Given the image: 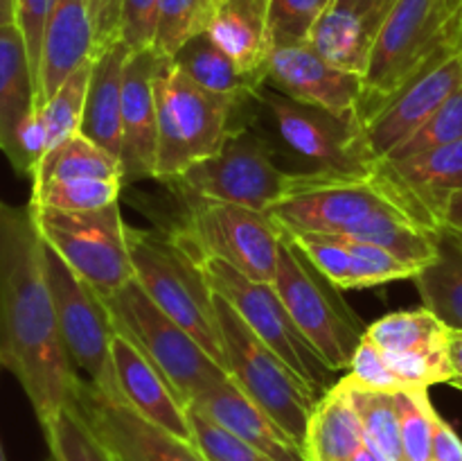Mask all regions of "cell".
<instances>
[{
	"label": "cell",
	"mask_w": 462,
	"mask_h": 461,
	"mask_svg": "<svg viewBox=\"0 0 462 461\" xmlns=\"http://www.w3.org/2000/svg\"><path fill=\"white\" fill-rule=\"evenodd\" d=\"M0 366L18 380L41 428L79 396L45 271V240L30 203L0 202Z\"/></svg>",
	"instance_id": "cell-1"
},
{
	"label": "cell",
	"mask_w": 462,
	"mask_h": 461,
	"mask_svg": "<svg viewBox=\"0 0 462 461\" xmlns=\"http://www.w3.org/2000/svg\"><path fill=\"white\" fill-rule=\"evenodd\" d=\"M404 211L440 226L422 203L388 174L382 163L364 170H319L291 174L287 193L266 211L284 233L350 235L379 212ZM442 230V229H440Z\"/></svg>",
	"instance_id": "cell-2"
},
{
	"label": "cell",
	"mask_w": 462,
	"mask_h": 461,
	"mask_svg": "<svg viewBox=\"0 0 462 461\" xmlns=\"http://www.w3.org/2000/svg\"><path fill=\"white\" fill-rule=\"evenodd\" d=\"M456 48H462L456 0H397L370 50L356 125L415 72Z\"/></svg>",
	"instance_id": "cell-3"
},
{
	"label": "cell",
	"mask_w": 462,
	"mask_h": 461,
	"mask_svg": "<svg viewBox=\"0 0 462 461\" xmlns=\"http://www.w3.org/2000/svg\"><path fill=\"white\" fill-rule=\"evenodd\" d=\"M135 280L149 298L179 325H183L199 346L228 373L215 310V292L203 278L194 253L171 235L126 226Z\"/></svg>",
	"instance_id": "cell-4"
},
{
	"label": "cell",
	"mask_w": 462,
	"mask_h": 461,
	"mask_svg": "<svg viewBox=\"0 0 462 461\" xmlns=\"http://www.w3.org/2000/svg\"><path fill=\"white\" fill-rule=\"evenodd\" d=\"M237 102L199 86L167 57L156 77V179L170 183L188 167L215 156L233 134L230 116Z\"/></svg>",
	"instance_id": "cell-5"
},
{
	"label": "cell",
	"mask_w": 462,
	"mask_h": 461,
	"mask_svg": "<svg viewBox=\"0 0 462 461\" xmlns=\"http://www.w3.org/2000/svg\"><path fill=\"white\" fill-rule=\"evenodd\" d=\"M215 310L228 375L280 425V429L298 447H302L307 423L319 398L273 348L266 346L244 324L242 316L219 294H215Z\"/></svg>",
	"instance_id": "cell-6"
},
{
	"label": "cell",
	"mask_w": 462,
	"mask_h": 461,
	"mask_svg": "<svg viewBox=\"0 0 462 461\" xmlns=\"http://www.w3.org/2000/svg\"><path fill=\"white\" fill-rule=\"evenodd\" d=\"M104 301L111 310L117 333L135 343L165 375L185 407L208 387L228 378V373L199 346L197 339L144 294L135 278Z\"/></svg>",
	"instance_id": "cell-7"
},
{
	"label": "cell",
	"mask_w": 462,
	"mask_h": 461,
	"mask_svg": "<svg viewBox=\"0 0 462 461\" xmlns=\"http://www.w3.org/2000/svg\"><path fill=\"white\" fill-rule=\"evenodd\" d=\"M194 258L212 292L233 306L244 324L296 371L298 378L311 389L316 398L323 396L329 389V373L334 371L325 364L310 339L293 324L273 285L251 278L215 256L194 253Z\"/></svg>",
	"instance_id": "cell-8"
},
{
	"label": "cell",
	"mask_w": 462,
	"mask_h": 461,
	"mask_svg": "<svg viewBox=\"0 0 462 461\" xmlns=\"http://www.w3.org/2000/svg\"><path fill=\"white\" fill-rule=\"evenodd\" d=\"M32 208L45 244L99 296L108 298L135 278L126 221L117 203L84 212Z\"/></svg>",
	"instance_id": "cell-9"
},
{
	"label": "cell",
	"mask_w": 462,
	"mask_h": 461,
	"mask_svg": "<svg viewBox=\"0 0 462 461\" xmlns=\"http://www.w3.org/2000/svg\"><path fill=\"white\" fill-rule=\"evenodd\" d=\"M176 238L197 256H215L242 274L273 283L282 229L266 212L215 199H188Z\"/></svg>",
	"instance_id": "cell-10"
},
{
	"label": "cell",
	"mask_w": 462,
	"mask_h": 461,
	"mask_svg": "<svg viewBox=\"0 0 462 461\" xmlns=\"http://www.w3.org/2000/svg\"><path fill=\"white\" fill-rule=\"evenodd\" d=\"M45 271L52 289L59 333L72 364L88 373V382L102 396L125 402L113 369V342L117 337V328L106 301L88 283H84L48 244Z\"/></svg>",
	"instance_id": "cell-11"
},
{
	"label": "cell",
	"mask_w": 462,
	"mask_h": 461,
	"mask_svg": "<svg viewBox=\"0 0 462 461\" xmlns=\"http://www.w3.org/2000/svg\"><path fill=\"white\" fill-rule=\"evenodd\" d=\"M319 276L291 235L282 230L278 267L271 285L282 298L293 324L310 339L325 364L332 371H341L350 366L352 355L365 333H361L350 310L338 306L334 294L320 285Z\"/></svg>",
	"instance_id": "cell-12"
},
{
	"label": "cell",
	"mask_w": 462,
	"mask_h": 461,
	"mask_svg": "<svg viewBox=\"0 0 462 461\" xmlns=\"http://www.w3.org/2000/svg\"><path fill=\"white\" fill-rule=\"evenodd\" d=\"M291 174L280 170L253 131L239 129L226 138L215 156L188 167L170 181L185 199H215L266 212L287 193Z\"/></svg>",
	"instance_id": "cell-13"
},
{
	"label": "cell",
	"mask_w": 462,
	"mask_h": 461,
	"mask_svg": "<svg viewBox=\"0 0 462 461\" xmlns=\"http://www.w3.org/2000/svg\"><path fill=\"white\" fill-rule=\"evenodd\" d=\"M460 86L462 48H456L415 72L355 127V147L361 161L379 163L391 156L393 149L411 138Z\"/></svg>",
	"instance_id": "cell-14"
},
{
	"label": "cell",
	"mask_w": 462,
	"mask_h": 461,
	"mask_svg": "<svg viewBox=\"0 0 462 461\" xmlns=\"http://www.w3.org/2000/svg\"><path fill=\"white\" fill-rule=\"evenodd\" d=\"M0 149L21 176H34L45 156L36 81L16 25L0 30Z\"/></svg>",
	"instance_id": "cell-15"
},
{
	"label": "cell",
	"mask_w": 462,
	"mask_h": 461,
	"mask_svg": "<svg viewBox=\"0 0 462 461\" xmlns=\"http://www.w3.org/2000/svg\"><path fill=\"white\" fill-rule=\"evenodd\" d=\"M266 80L289 99L328 111L356 127L364 75L329 63L307 41L275 43L266 61Z\"/></svg>",
	"instance_id": "cell-16"
},
{
	"label": "cell",
	"mask_w": 462,
	"mask_h": 461,
	"mask_svg": "<svg viewBox=\"0 0 462 461\" xmlns=\"http://www.w3.org/2000/svg\"><path fill=\"white\" fill-rule=\"evenodd\" d=\"M72 405L120 461H208L197 443L149 423L126 402L102 396L86 380Z\"/></svg>",
	"instance_id": "cell-17"
},
{
	"label": "cell",
	"mask_w": 462,
	"mask_h": 461,
	"mask_svg": "<svg viewBox=\"0 0 462 461\" xmlns=\"http://www.w3.org/2000/svg\"><path fill=\"white\" fill-rule=\"evenodd\" d=\"M167 57L156 50H138L129 54L122 86V179L138 183L156 179L158 111L156 77Z\"/></svg>",
	"instance_id": "cell-18"
},
{
	"label": "cell",
	"mask_w": 462,
	"mask_h": 461,
	"mask_svg": "<svg viewBox=\"0 0 462 461\" xmlns=\"http://www.w3.org/2000/svg\"><path fill=\"white\" fill-rule=\"evenodd\" d=\"M275 127L284 143L323 170H364L374 163L361 161L355 147V125L289 99L287 95L264 93Z\"/></svg>",
	"instance_id": "cell-19"
},
{
	"label": "cell",
	"mask_w": 462,
	"mask_h": 461,
	"mask_svg": "<svg viewBox=\"0 0 462 461\" xmlns=\"http://www.w3.org/2000/svg\"><path fill=\"white\" fill-rule=\"evenodd\" d=\"M113 369L122 398L131 409L174 437L194 443L188 407L176 396L165 375L120 333L113 342Z\"/></svg>",
	"instance_id": "cell-20"
},
{
	"label": "cell",
	"mask_w": 462,
	"mask_h": 461,
	"mask_svg": "<svg viewBox=\"0 0 462 461\" xmlns=\"http://www.w3.org/2000/svg\"><path fill=\"white\" fill-rule=\"evenodd\" d=\"M97 54L88 0H54L41 50L36 108H43L59 86Z\"/></svg>",
	"instance_id": "cell-21"
},
{
	"label": "cell",
	"mask_w": 462,
	"mask_h": 461,
	"mask_svg": "<svg viewBox=\"0 0 462 461\" xmlns=\"http://www.w3.org/2000/svg\"><path fill=\"white\" fill-rule=\"evenodd\" d=\"M188 407L199 409L203 416L215 420L217 425L237 434L244 441L253 443L273 459L302 461L300 447L280 429V425L230 375L199 393Z\"/></svg>",
	"instance_id": "cell-22"
},
{
	"label": "cell",
	"mask_w": 462,
	"mask_h": 461,
	"mask_svg": "<svg viewBox=\"0 0 462 461\" xmlns=\"http://www.w3.org/2000/svg\"><path fill=\"white\" fill-rule=\"evenodd\" d=\"M269 0H217L206 34L235 66L266 81V61L273 50Z\"/></svg>",
	"instance_id": "cell-23"
},
{
	"label": "cell",
	"mask_w": 462,
	"mask_h": 461,
	"mask_svg": "<svg viewBox=\"0 0 462 461\" xmlns=\"http://www.w3.org/2000/svg\"><path fill=\"white\" fill-rule=\"evenodd\" d=\"M129 54L122 39L95 54L81 120V134L116 156L122 149V86Z\"/></svg>",
	"instance_id": "cell-24"
},
{
	"label": "cell",
	"mask_w": 462,
	"mask_h": 461,
	"mask_svg": "<svg viewBox=\"0 0 462 461\" xmlns=\"http://www.w3.org/2000/svg\"><path fill=\"white\" fill-rule=\"evenodd\" d=\"M395 176L442 229V212L456 193H462V140L400 161H379Z\"/></svg>",
	"instance_id": "cell-25"
},
{
	"label": "cell",
	"mask_w": 462,
	"mask_h": 461,
	"mask_svg": "<svg viewBox=\"0 0 462 461\" xmlns=\"http://www.w3.org/2000/svg\"><path fill=\"white\" fill-rule=\"evenodd\" d=\"M365 446L364 428L341 382L316 400L302 441V461H355Z\"/></svg>",
	"instance_id": "cell-26"
},
{
	"label": "cell",
	"mask_w": 462,
	"mask_h": 461,
	"mask_svg": "<svg viewBox=\"0 0 462 461\" xmlns=\"http://www.w3.org/2000/svg\"><path fill=\"white\" fill-rule=\"evenodd\" d=\"M377 32V27L359 14L328 7L311 27L307 43L334 66L364 75Z\"/></svg>",
	"instance_id": "cell-27"
},
{
	"label": "cell",
	"mask_w": 462,
	"mask_h": 461,
	"mask_svg": "<svg viewBox=\"0 0 462 461\" xmlns=\"http://www.w3.org/2000/svg\"><path fill=\"white\" fill-rule=\"evenodd\" d=\"M420 298L449 330H462V244L442 230L438 256L415 274Z\"/></svg>",
	"instance_id": "cell-28"
},
{
	"label": "cell",
	"mask_w": 462,
	"mask_h": 461,
	"mask_svg": "<svg viewBox=\"0 0 462 461\" xmlns=\"http://www.w3.org/2000/svg\"><path fill=\"white\" fill-rule=\"evenodd\" d=\"M338 382L346 389L352 407L364 428L365 446L373 447L383 461H406L402 446V420L397 407V391H382L356 382L346 375Z\"/></svg>",
	"instance_id": "cell-29"
},
{
	"label": "cell",
	"mask_w": 462,
	"mask_h": 461,
	"mask_svg": "<svg viewBox=\"0 0 462 461\" xmlns=\"http://www.w3.org/2000/svg\"><path fill=\"white\" fill-rule=\"evenodd\" d=\"M171 61L185 72L192 81L203 86L206 90L217 95H230V98H246L257 93L264 81L257 77L246 75L233 63V59L226 57L219 48L210 41V36H194L192 41L183 45L179 52L171 57Z\"/></svg>",
	"instance_id": "cell-30"
},
{
	"label": "cell",
	"mask_w": 462,
	"mask_h": 461,
	"mask_svg": "<svg viewBox=\"0 0 462 461\" xmlns=\"http://www.w3.org/2000/svg\"><path fill=\"white\" fill-rule=\"evenodd\" d=\"M52 179H122V161L84 134H77L41 158L32 183Z\"/></svg>",
	"instance_id": "cell-31"
},
{
	"label": "cell",
	"mask_w": 462,
	"mask_h": 461,
	"mask_svg": "<svg viewBox=\"0 0 462 461\" xmlns=\"http://www.w3.org/2000/svg\"><path fill=\"white\" fill-rule=\"evenodd\" d=\"M447 334H449V328L427 307L391 312L365 330V337L377 343L383 353L445 346Z\"/></svg>",
	"instance_id": "cell-32"
},
{
	"label": "cell",
	"mask_w": 462,
	"mask_h": 461,
	"mask_svg": "<svg viewBox=\"0 0 462 461\" xmlns=\"http://www.w3.org/2000/svg\"><path fill=\"white\" fill-rule=\"evenodd\" d=\"M122 179H52L32 183V206L54 211H99L117 203Z\"/></svg>",
	"instance_id": "cell-33"
},
{
	"label": "cell",
	"mask_w": 462,
	"mask_h": 461,
	"mask_svg": "<svg viewBox=\"0 0 462 461\" xmlns=\"http://www.w3.org/2000/svg\"><path fill=\"white\" fill-rule=\"evenodd\" d=\"M90 71L93 61L72 72L66 81L57 89V93L48 99L41 108V120L45 131V154L52 152L72 136L81 134V120H84L86 93H88Z\"/></svg>",
	"instance_id": "cell-34"
},
{
	"label": "cell",
	"mask_w": 462,
	"mask_h": 461,
	"mask_svg": "<svg viewBox=\"0 0 462 461\" xmlns=\"http://www.w3.org/2000/svg\"><path fill=\"white\" fill-rule=\"evenodd\" d=\"M41 429L57 461H120L99 441L75 405L63 407Z\"/></svg>",
	"instance_id": "cell-35"
},
{
	"label": "cell",
	"mask_w": 462,
	"mask_h": 461,
	"mask_svg": "<svg viewBox=\"0 0 462 461\" xmlns=\"http://www.w3.org/2000/svg\"><path fill=\"white\" fill-rule=\"evenodd\" d=\"M217 0H161L153 50L162 57H174L188 41L203 34Z\"/></svg>",
	"instance_id": "cell-36"
},
{
	"label": "cell",
	"mask_w": 462,
	"mask_h": 461,
	"mask_svg": "<svg viewBox=\"0 0 462 461\" xmlns=\"http://www.w3.org/2000/svg\"><path fill=\"white\" fill-rule=\"evenodd\" d=\"M397 407L406 461H433V420L438 411L429 400V389H400Z\"/></svg>",
	"instance_id": "cell-37"
},
{
	"label": "cell",
	"mask_w": 462,
	"mask_h": 461,
	"mask_svg": "<svg viewBox=\"0 0 462 461\" xmlns=\"http://www.w3.org/2000/svg\"><path fill=\"white\" fill-rule=\"evenodd\" d=\"M346 238L350 244V285H347V289L377 287V285L391 283V280L415 278V274H418L415 267L400 260L386 249L361 242L350 235H346Z\"/></svg>",
	"instance_id": "cell-38"
},
{
	"label": "cell",
	"mask_w": 462,
	"mask_h": 461,
	"mask_svg": "<svg viewBox=\"0 0 462 461\" xmlns=\"http://www.w3.org/2000/svg\"><path fill=\"white\" fill-rule=\"evenodd\" d=\"M383 357L402 389H429L431 384L454 380V369L447 357V343L404 353H383Z\"/></svg>",
	"instance_id": "cell-39"
},
{
	"label": "cell",
	"mask_w": 462,
	"mask_h": 461,
	"mask_svg": "<svg viewBox=\"0 0 462 461\" xmlns=\"http://www.w3.org/2000/svg\"><path fill=\"white\" fill-rule=\"evenodd\" d=\"M458 140H462V86L411 138H406L400 147L393 149L391 156L383 158V161H400V158L415 156V154L458 143Z\"/></svg>",
	"instance_id": "cell-40"
},
{
	"label": "cell",
	"mask_w": 462,
	"mask_h": 461,
	"mask_svg": "<svg viewBox=\"0 0 462 461\" xmlns=\"http://www.w3.org/2000/svg\"><path fill=\"white\" fill-rule=\"evenodd\" d=\"M188 419L194 443L208 461H278L253 443L217 425L194 407H188Z\"/></svg>",
	"instance_id": "cell-41"
},
{
	"label": "cell",
	"mask_w": 462,
	"mask_h": 461,
	"mask_svg": "<svg viewBox=\"0 0 462 461\" xmlns=\"http://www.w3.org/2000/svg\"><path fill=\"white\" fill-rule=\"evenodd\" d=\"M300 247L314 269L334 289H347L350 285V244L346 235L329 233H289Z\"/></svg>",
	"instance_id": "cell-42"
},
{
	"label": "cell",
	"mask_w": 462,
	"mask_h": 461,
	"mask_svg": "<svg viewBox=\"0 0 462 461\" xmlns=\"http://www.w3.org/2000/svg\"><path fill=\"white\" fill-rule=\"evenodd\" d=\"M269 3L273 45L307 41L314 23L329 7V0H269Z\"/></svg>",
	"instance_id": "cell-43"
},
{
	"label": "cell",
	"mask_w": 462,
	"mask_h": 461,
	"mask_svg": "<svg viewBox=\"0 0 462 461\" xmlns=\"http://www.w3.org/2000/svg\"><path fill=\"white\" fill-rule=\"evenodd\" d=\"M54 0H16V27L21 30L23 41L27 48L32 75L36 81V95H39V71H41V50H43L45 27L52 14Z\"/></svg>",
	"instance_id": "cell-44"
},
{
	"label": "cell",
	"mask_w": 462,
	"mask_h": 461,
	"mask_svg": "<svg viewBox=\"0 0 462 461\" xmlns=\"http://www.w3.org/2000/svg\"><path fill=\"white\" fill-rule=\"evenodd\" d=\"M158 3L161 0H125L122 3L120 39L129 45L131 52L153 48L158 23Z\"/></svg>",
	"instance_id": "cell-45"
},
{
	"label": "cell",
	"mask_w": 462,
	"mask_h": 461,
	"mask_svg": "<svg viewBox=\"0 0 462 461\" xmlns=\"http://www.w3.org/2000/svg\"><path fill=\"white\" fill-rule=\"evenodd\" d=\"M347 369H350V375L356 382L365 384V387L370 389H382V391H400L402 389L400 382L395 380V375L388 369L383 351L377 343L370 342L365 334L364 339H361L359 346H356Z\"/></svg>",
	"instance_id": "cell-46"
},
{
	"label": "cell",
	"mask_w": 462,
	"mask_h": 461,
	"mask_svg": "<svg viewBox=\"0 0 462 461\" xmlns=\"http://www.w3.org/2000/svg\"><path fill=\"white\" fill-rule=\"evenodd\" d=\"M122 3L125 0H88L90 21L95 30V48H104L120 41L122 32Z\"/></svg>",
	"instance_id": "cell-47"
},
{
	"label": "cell",
	"mask_w": 462,
	"mask_h": 461,
	"mask_svg": "<svg viewBox=\"0 0 462 461\" xmlns=\"http://www.w3.org/2000/svg\"><path fill=\"white\" fill-rule=\"evenodd\" d=\"M433 461H462V438L440 414L433 420Z\"/></svg>",
	"instance_id": "cell-48"
},
{
	"label": "cell",
	"mask_w": 462,
	"mask_h": 461,
	"mask_svg": "<svg viewBox=\"0 0 462 461\" xmlns=\"http://www.w3.org/2000/svg\"><path fill=\"white\" fill-rule=\"evenodd\" d=\"M397 0H332L329 7L347 9L352 14H359L365 21L373 23L374 27H382V23L386 21V16L391 14V9L395 7Z\"/></svg>",
	"instance_id": "cell-49"
},
{
	"label": "cell",
	"mask_w": 462,
	"mask_h": 461,
	"mask_svg": "<svg viewBox=\"0 0 462 461\" xmlns=\"http://www.w3.org/2000/svg\"><path fill=\"white\" fill-rule=\"evenodd\" d=\"M442 230L462 235V193H456L447 202L445 212H442Z\"/></svg>",
	"instance_id": "cell-50"
},
{
	"label": "cell",
	"mask_w": 462,
	"mask_h": 461,
	"mask_svg": "<svg viewBox=\"0 0 462 461\" xmlns=\"http://www.w3.org/2000/svg\"><path fill=\"white\" fill-rule=\"evenodd\" d=\"M447 357L454 369V380H462V330H449L447 334Z\"/></svg>",
	"instance_id": "cell-51"
},
{
	"label": "cell",
	"mask_w": 462,
	"mask_h": 461,
	"mask_svg": "<svg viewBox=\"0 0 462 461\" xmlns=\"http://www.w3.org/2000/svg\"><path fill=\"white\" fill-rule=\"evenodd\" d=\"M16 25V0H0V30Z\"/></svg>",
	"instance_id": "cell-52"
},
{
	"label": "cell",
	"mask_w": 462,
	"mask_h": 461,
	"mask_svg": "<svg viewBox=\"0 0 462 461\" xmlns=\"http://www.w3.org/2000/svg\"><path fill=\"white\" fill-rule=\"evenodd\" d=\"M355 461H383V459H382V456L377 455V452L373 450V447H370V446H364V447H361L359 452H356Z\"/></svg>",
	"instance_id": "cell-53"
},
{
	"label": "cell",
	"mask_w": 462,
	"mask_h": 461,
	"mask_svg": "<svg viewBox=\"0 0 462 461\" xmlns=\"http://www.w3.org/2000/svg\"><path fill=\"white\" fill-rule=\"evenodd\" d=\"M456 21H458V32H460V43H462V0H456Z\"/></svg>",
	"instance_id": "cell-54"
},
{
	"label": "cell",
	"mask_w": 462,
	"mask_h": 461,
	"mask_svg": "<svg viewBox=\"0 0 462 461\" xmlns=\"http://www.w3.org/2000/svg\"><path fill=\"white\" fill-rule=\"evenodd\" d=\"M0 461H7V455H5V447H3V441H0Z\"/></svg>",
	"instance_id": "cell-55"
},
{
	"label": "cell",
	"mask_w": 462,
	"mask_h": 461,
	"mask_svg": "<svg viewBox=\"0 0 462 461\" xmlns=\"http://www.w3.org/2000/svg\"><path fill=\"white\" fill-rule=\"evenodd\" d=\"M449 384H451V387L460 389V391H462V380H454V382H449Z\"/></svg>",
	"instance_id": "cell-56"
},
{
	"label": "cell",
	"mask_w": 462,
	"mask_h": 461,
	"mask_svg": "<svg viewBox=\"0 0 462 461\" xmlns=\"http://www.w3.org/2000/svg\"><path fill=\"white\" fill-rule=\"evenodd\" d=\"M451 235H454V238H456V240H458V242L462 244V235H456V233H451Z\"/></svg>",
	"instance_id": "cell-57"
},
{
	"label": "cell",
	"mask_w": 462,
	"mask_h": 461,
	"mask_svg": "<svg viewBox=\"0 0 462 461\" xmlns=\"http://www.w3.org/2000/svg\"><path fill=\"white\" fill-rule=\"evenodd\" d=\"M45 461H57V459H54V456H52V455H50V456H48V459H45Z\"/></svg>",
	"instance_id": "cell-58"
},
{
	"label": "cell",
	"mask_w": 462,
	"mask_h": 461,
	"mask_svg": "<svg viewBox=\"0 0 462 461\" xmlns=\"http://www.w3.org/2000/svg\"><path fill=\"white\" fill-rule=\"evenodd\" d=\"M329 3H332V0H329Z\"/></svg>",
	"instance_id": "cell-59"
}]
</instances>
